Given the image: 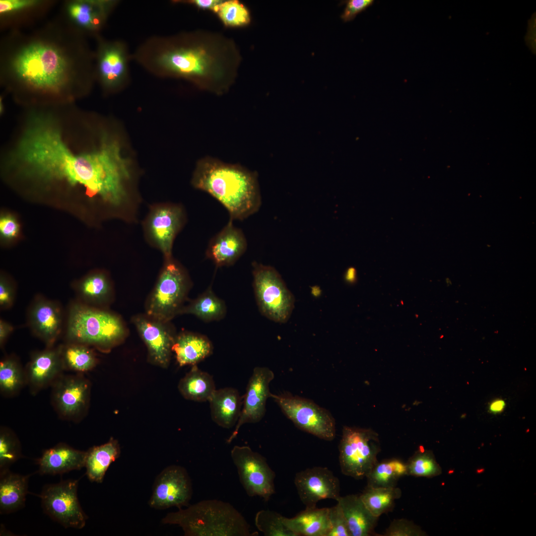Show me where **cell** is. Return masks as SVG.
I'll list each match as a JSON object with an SVG mask.
<instances>
[{
  "instance_id": "6da1fadb",
  "label": "cell",
  "mask_w": 536,
  "mask_h": 536,
  "mask_svg": "<svg viewBox=\"0 0 536 536\" xmlns=\"http://www.w3.org/2000/svg\"><path fill=\"white\" fill-rule=\"evenodd\" d=\"M85 118L74 104L26 108L2 165L21 177L64 183L114 202L124 188L126 159L119 141L106 129L90 138Z\"/></svg>"
},
{
  "instance_id": "7a4b0ae2",
  "label": "cell",
  "mask_w": 536,
  "mask_h": 536,
  "mask_svg": "<svg viewBox=\"0 0 536 536\" xmlns=\"http://www.w3.org/2000/svg\"><path fill=\"white\" fill-rule=\"evenodd\" d=\"M84 34L62 16L0 42L1 85L25 108L73 104L93 75Z\"/></svg>"
},
{
  "instance_id": "3957f363",
  "label": "cell",
  "mask_w": 536,
  "mask_h": 536,
  "mask_svg": "<svg viewBox=\"0 0 536 536\" xmlns=\"http://www.w3.org/2000/svg\"><path fill=\"white\" fill-rule=\"evenodd\" d=\"M161 54L157 64L169 73L188 79L217 95L234 83L242 56L234 40L221 34L200 31Z\"/></svg>"
},
{
  "instance_id": "277c9868",
  "label": "cell",
  "mask_w": 536,
  "mask_h": 536,
  "mask_svg": "<svg viewBox=\"0 0 536 536\" xmlns=\"http://www.w3.org/2000/svg\"><path fill=\"white\" fill-rule=\"evenodd\" d=\"M192 184L221 203L233 220L247 218L261 205L257 174L239 164L202 158L197 164Z\"/></svg>"
},
{
  "instance_id": "5b68a950",
  "label": "cell",
  "mask_w": 536,
  "mask_h": 536,
  "mask_svg": "<svg viewBox=\"0 0 536 536\" xmlns=\"http://www.w3.org/2000/svg\"><path fill=\"white\" fill-rule=\"evenodd\" d=\"M165 524L182 528L187 536H251L252 532L243 515L231 504L217 499L204 500L168 513Z\"/></svg>"
},
{
  "instance_id": "8992f818",
  "label": "cell",
  "mask_w": 536,
  "mask_h": 536,
  "mask_svg": "<svg viewBox=\"0 0 536 536\" xmlns=\"http://www.w3.org/2000/svg\"><path fill=\"white\" fill-rule=\"evenodd\" d=\"M127 334L121 318L105 308L80 302L70 306L66 333L67 342L93 346L107 351L121 343Z\"/></svg>"
},
{
  "instance_id": "52a82bcc",
  "label": "cell",
  "mask_w": 536,
  "mask_h": 536,
  "mask_svg": "<svg viewBox=\"0 0 536 536\" xmlns=\"http://www.w3.org/2000/svg\"><path fill=\"white\" fill-rule=\"evenodd\" d=\"M341 471L355 479L366 477L378 462L379 435L370 428L344 426L339 445Z\"/></svg>"
},
{
  "instance_id": "ba28073f",
  "label": "cell",
  "mask_w": 536,
  "mask_h": 536,
  "mask_svg": "<svg viewBox=\"0 0 536 536\" xmlns=\"http://www.w3.org/2000/svg\"><path fill=\"white\" fill-rule=\"evenodd\" d=\"M253 285L258 307L268 319L286 323L294 307L295 298L280 275L271 266L253 264Z\"/></svg>"
},
{
  "instance_id": "9c48e42d",
  "label": "cell",
  "mask_w": 536,
  "mask_h": 536,
  "mask_svg": "<svg viewBox=\"0 0 536 536\" xmlns=\"http://www.w3.org/2000/svg\"><path fill=\"white\" fill-rule=\"evenodd\" d=\"M164 267L146 306V314L156 320L169 322L179 312L189 288L185 271L170 259Z\"/></svg>"
},
{
  "instance_id": "30bf717a",
  "label": "cell",
  "mask_w": 536,
  "mask_h": 536,
  "mask_svg": "<svg viewBox=\"0 0 536 536\" xmlns=\"http://www.w3.org/2000/svg\"><path fill=\"white\" fill-rule=\"evenodd\" d=\"M270 398L299 429L325 440L332 441L335 438V420L326 408L310 400L287 393H271Z\"/></svg>"
},
{
  "instance_id": "8fae6325",
  "label": "cell",
  "mask_w": 536,
  "mask_h": 536,
  "mask_svg": "<svg viewBox=\"0 0 536 536\" xmlns=\"http://www.w3.org/2000/svg\"><path fill=\"white\" fill-rule=\"evenodd\" d=\"M79 480L46 485L39 495L44 513L66 528L82 529L87 516L77 497Z\"/></svg>"
},
{
  "instance_id": "7c38bea8",
  "label": "cell",
  "mask_w": 536,
  "mask_h": 536,
  "mask_svg": "<svg viewBox=\"0 0 536 536\" xmlns=\"http://www.w3.org/2000/svg\"><path fill=\"white\" fill-rule=\"evenodd\" d=\"M231 457L247 495L259 496L268 501L275 493V475L266 459L247 446H234Z\"/></svg>"
},
{
  "instance_id": "4fadbf2b",
  "label": "cell",
  "mask_w": 536,
  "mask_h": 536,
  "mask_svg": "<svg viewBox=\"0 0 536 536\" xmlns=\"http://www.w3.org/2000/svg\"><path fill=\"white\" fill-rule=\"evenodd\" d=\"M52 400L60 417L78 422L87 410L90 386L81 374L62 375L53 384Z\"/></svg>"
},
{
  "instance_id": "5bb4252c",
  "label": "cell",
  "mask_w": 536,
  "mask_h": 536,
  "mask_svg": "<svg viewBox=\"0 0 536 536\" xmlns=\"http://www.w3.org/2000/svg\"><path fill=\"white\" fill-rule=\"evenodd\" d=\"M192 493V482L186 469L172 465L157 476L148 503L150 507L158 509L171 507L181 509L188 505Z\"/></svg>"
},
{
  "instance_id": "9a60e30c",
  "label": "cell",
  "mask_w": 536,
  "mask_h": 536,
  "mask_svg": "<svg viewBox=\"0 0 536 536\" xmlns=\"http://www.w3.org/2000/svg\"><path fill=\"white\" fill-rule=\"evenodd\" d=\"M273 372L268 367H256L251 376L245 395L240 417L232 434L227 440L230 443L237 436L240 427L245 423L259 422L266 411V402L270 397L269 385L274 379Z\"/></svg>"
},
{
  "instance_id": "2e32d148",
  "label": "cell",
  "mask_w": 536,
  "mask_h": 536,
  "mask_svg": "<svg viewBox=\"0 0 536 536\" xmlns=\"http://www.w3.org/2000/svg\"><path fill=\"white\" fill-rule=\"evenodd\" d=\"M133 319L146 346L149 362L162 368H167L176 337L168 322L156 320L146 314L136 315Z\"/></svg>"
},
{
  "instance_id": "e0dca14e",
  "label": "cell",
  "mask_w": 536,
  "mask_h": 536,
  "mask_svg": "<svg viewBox=\"0 0 536 536\" xmlns=\"http://www.w3.org/2000/svg\"><path fill=\"white\" fill-rule=\"evenodd\" d=\"M294 484L299 497L306 508L316 507L323 499L337 500L340 495L337 477L326 467H314L298 472Z\"/></svg>"
},
{
  "instance_id": "ac0fdd59",
  "label": "cell",
  "mask_w": 536,
  "mask_h": 536,
  "mask_svg": "<svg viewBox=\"0 0 536 536\" xmlns=\"http://www.w3.org/2000/svg\"><path fill=\"white\" fill-rule=\"evenodd\" d=\"M115 2L106 0H67L63 5L62 17L84 34L97 32L104 25Z\"/></svg>"
},
{
  "instance_id": "d6986e66",
  "label": "cell",
  "mask_w": 536,
  "mask_h": 536,
  "mask_svg": "<svg viewBox=\"0 0 536 536\" xmlns=\"http://www.w3.org/2000/svg\"><path fill=\"white\" fill-rule=\"evenodd\" d=\"M64 370L61 345L34 353L25 370L26 384L32 393L52 386Z\"/></svg>"
},
{
  "instance_id": "ffe728a7",
  "label": "cell",
  "mask_w": 536,
  "mask_h": 536,
  "mask_svg": "<svg viewBox=\"0 0 536 536\" xmlns=\"http://www.w3.org/2000/svg\"><path fill=\"white\" fill-rule=\"evenodd\" d=\"M62 310L56 302L37 297L28 312V323L33 333L47 347L53 346L62 331Z\"/></svg>"
},
{
  "instance_id": "44dd1931",
  "label": "cell",
  "mask_w": 536,
  "mask_h": 536,
  "mask_svg": "<svg viewBox=\"0 0 536 536\" xmlns=\"http://www.w3.org/2000/svg\"><path fill=\"white\" fill-rule=\"evenodd\" d=\"M183 222V211L178 205L159 206L150 213L148 221L149 234L166 260L171 259L173 243Z\"/></svg>"
},
{
  "instance_id": "7402d4cb",
  "label": "cell",
  "mask_w": 536,
  "mask_h": 536,
  "mask_svg": "<svg viewBox=\"0 0 536 536\" xmlns=\"http://www.w3.org/2000/svg\"><path fill=\"white\" fill-rule=\"evenodd\" d=\"M55 2L45 0H0L1 29L19 30L28 27L45 16Z\"/></svg>"
},
{
  "instance_id": "603a6c76",
  "label": "cell",
  "mask_w": 536,
  "mask_h": 536,
  "mask_svg": "<svg viewBox=\"0 0 536 536\" xmlns=\"http://www.w3.org/2000/svg\"><path fill=\"white\" fill-rule=\"evenodd\" d=\"M96 74L102 86L112 90L120 86L127 73L125 50L118 43L100 41L96 54Z\"/></svg>"
},
{
  "instance_id": "cb8c5ba5",
  "label": "cell",
  "mask_w": 536,
  "mask_h": 536,
  "mask_svg": "<svg viewBox=\"0 0 536 536\" xmlns=\"http://www.w3.org/2000/svg\"><path fill=\"white\" fill-rule=\"evenodd\" d=\"M246 238L242 231L230 219L223 228L211 238L206 251L207 258L219 267L230 266L245 253Z\"/></svg>"
},
{
  "instance_id": "d4e9b609",
  "label": "cell",
  "mask_w": 536,
  "mask_h": 536,
  "mask_svg": "<svg viewBox=\"0 0 536 536\" xmlns=\"http://www.w3.org/2000/svg\"><path fill=\"white\" fill-rule=\"evenodd\" d=\"M86 451L74 449L63 443L45 450L36 460L41 475H56L73 470H79L85 466Z\"/></svg>"
},
{
  "instance_id": "484cf974",
  "label": "cell",
  "mask_w": 536,
  "mask_h": 536,
  "mask_svg": "<svg viewBox=\"0 0 536 536\" xmlns=\"http://www.w3.org/2000/svg\"><path fill=\"white\" fill-rule=\"evenodd\" d=\"M208 402L211 418L216 424L227 429L236 425L243 405V396L237 389L232 387L216 389Z\"/></svg>"
},
{
  "instance_id": "4316f807",
  "label": "cell",
  "mask_w": 536,
  "mask_h": 536,
  "mask_svg": "<svg viewBox=\"0 0 536 536\" xmlns=\"http://www.w3.org/2000/svg\"><path fill=\"white\" fill-rule=\"evenodd\" d=\"M336 501L342 509L351 536L374 535L379 518L368 510L359 495L340 496Z\"/></svg>"
},
{
  "instance_id": "83f0119b",
  "label": "cell",
  "mask_w": 536,
  "mask_h": 536,
  "mask_svg": "<svg viewBox=\"0 0 536 536\" xmlns=\"http://www.w3.org/2000/svg\"><path fill=\"white\" fill-rule=\"evenodd\" d=\"M330 508H307L283 522L296 536H328L331 529Z\"/></svg>"
},
{
  "instance_id": "f1b7e54d",
  "label": "cell",
  "mask_w": 536,
  "mask_h": 536,
  "mask_svg": "<svg viewBox=\"0 0 536 536\" xmlns=\"http://www.w3.org/2000/svg\"><path fill=\"white\" fill-rule=\"evenodd\" d=\"M30 474L11 472L9 469L0 472V512L9 514L25 506Z\"/></svg>"
},
{
  "instance_id": "f546056e",
  "label": "cell",
  "mask_w": 536,
  "mask_h": 536,
  "mask_svg": "<svg viewBox=\"0 0 536 536\" xmlns=\"http://www.w3.org/2000/svg\"><path fill=\"white\" fill-rule=\"evenodd\" d=\"M212 350V343L206 337L189 332L176 336L172 347L180 366L197 365L209 356Z\"/></svg>"
},
{
  "instance_id": "4dcf8cb0",
  "label": "cell",
  "mask_w": 536,
  "mask_h": 536,
  "mask_svg": "<svg viewBox=\"0 0 536 536\" xmlns=\"http://www.w3.org/2000/svg\"><path fill=\"white\" fill-rule=\"evenodd\" d=\"M120 453L119 444L113 438L87 450L84 467L89 480L102 483L109 466L119 457Z\"/></svg>"
},
{
  "instance_id": "1f68e13d",
  "label": "cell",
  "mask_w": 536,
  "mask_h": 536,
  "mask_svg": "<svg viewBox=\"0 0 536 536\" xmlns=\"http://www.w3.org/2000/svg\"><path fill=\"white\" fill-rule=\"evenodd\" d=\"M178 388L186 399L195 402L209 401L216 390L213 379L209 373L193 365L179 382Z\"/></svg>"
},
{
  "instance_id": "d6a6232c",
  "label": "cell",
  "mask_w": 536,
  "mask_h": 536,
  "mask_svg": "<svg viewBox=\"0 0 536 536\" xmlns=\"http://www.w3.org/2000/svg\"><path fill=\"white\" fill-rule=\"evenodd\" d=\"M81 303L104 308L112 298L111 283L105 274L92 273L81 280L75 289Z\"/></svg>"
},
{
  "instance_id": "836d02e7",
  "label": "cell",
  "mask_w": 536,
  "mask_h": 536,
  "mask_svg": "<svg viewBox=\"0 0 536 536\" xmlns=\"http://www.w3.org/2000/svg\"><path fill=\"white\" fill-rule=\"evenodd\" d=\"M407 475L406 463L393 458L377 462L366 476L367 486L387 487L396 486L398 480Z\"/></svg>"
},
{
  "instance_id": "e575fe53",
  "label": "cell",
  "mask_w": 536,
  "mask_h": 536,
  "mask_svg": "<svg viewBox=\"0 0 536 536\" xmlns=\"http://www.w3.org/2000/svg\"><path fill=\"white\" fill-rule=\"evenodd\" d=\"M402 494L401 489L396 486L372 487L367 486L359 496L371 514L379 518L393 510L395 501L399 499Z\"/></svg>"
},
{
  "instance_id": "d590c367",
  "label": "cell",
  "mask_w": 536,
  "mask_h": 536,
  "mask_svg": "<svg viewBox=\"0 0 536 536\" xmlns=\"http://www.w3.org/2000/svg\"><path fill=\"white\" fill-rule=\"evenodd\" d=\"M226 313L224 303L209 287L202 294L183 307L179 314H192L205 322L219 320Z\"/></svg>"
},
{
  "instance_id": "8d00e7d4",
  "label": "cell",
  "mask_w": 536,
  "mask_h": 536,
  "mask_svg": "<svg viewBox=\"0 0 536 536\" xmlns=\"http://www.w3.org/2000/svg\"><path fill=\"white\" fill-rule=\"evenodd\" d=\"M61 354L64 370L83 373L92 369L97 363V358L87 345L67 342L61 345Z\"/></svg>"
},
{
  "instance_id": "74e56055",
  "label": "cell",
  "mask_w": 536,
  "mask_h": 536,
  "mask_svg": "<svg viewBox=\"0 0 536 536\" xmlns=\"http://www.w3.org/2000/svg\"><path fill=\"white\" fill-rule=\"evenodd\" d=\"M26 384L25 370L17 359L7 356L0 362V390L5 396L18 393Z\"/></svg>"
},
{
  "instance_id": "f35d334b",
  "label": "cell",
  "mask_w": 536,
  "mask_h": 536,
  "mask_svg": "<svg viewBox=\"0 0 536 536\" xmlns=\"http://www.w3.org/2000/svg\"><path fill=\"white\" fill-rule=\"evenodd\" d=\"M213 12L226 27L245 26L251 22L249 9L238 0H222Z\"/></svg>"
},
{
  "instance_id": "ab89813d",
  "label": "cell",
  "mask_w": 536,
  "mask_h": 536,
  "mask_svg": "<svg viewBox=\"0 0 536 536\" xmlns=\"http://www.w3.org/2000/svg\"><path fill=\"white\" fill-rule=\"evenodd\" d=\"M407 475L431 478L441 474L442 469L433 452L421 448L406 463Z\"/></svg>"
},
{
  "instance_id": "60d3db41",
  "label": "cell",
  "mask_w": 536,
  "mask_h": 536,
  "mask_svg": "<svg viewBox=\"0 0 536 536\" xmlns=\"http://www.w3.org/2000/svg\"><path fill=\"white\" fill-rule=\"evenodd\" d=\"M22 457L20 442L10 429L1 427L0 431V472Z\"/></svg>"
},
{
  "instance_id": "b9f144b4",
  "label": "cell",
  "mask_w": 536,
  "mask_h": 536,
  "mask_svg": "<svg viewBox=\"0 0 536 536\" xmlns=\"http://www.w3.org/2000/svg\"><path fill=\"white\" fill-rule=\"evenodd\" d=\"M283 518L274 511L262 510L256 514L255 523L257 529L266 536H296L285 525Z\"/></svg>"
},
{
  "instance_id": "7bdbcfd3",
  "label": "cell",
  "mask_w": 536,
  "mask_h": 536,
  "mask_svg": "<svg viewBox=\"0 0 536 536\" xmlns=\"http://www.w3.org/2000/svg\"><path fill=\"white\" fill-rule=\"evenodd\" d=\"M426 533L413 522L405 519H394L386 530L385 536H424Z\"/></svg>"
},
{
  "instance_id": "ee69618b",
  "label": "cell",
  "mask_w": 536,
  "mask_h": 536,
  "mask_svg": "<svg viewBox=\"0 0 536 536\" xmlns=\"http://www.w3.org/2000/svg\"><path fill=\"white\" fill-rule=\"evenodd\" d=\"M331 529L328 536H351L348 525L339 504L330 508Z\"/></svg>"
},
{
  "instance_id": "f6af8a7d",
  "label": "cell",
  "mask_w": 536,
  "mask_h": 536,
  "mask_svg": "<svg viewBox=\"0 0 536 536\" xmlns=\"http://www.w3.org/2000/svg\"><path fill=\"white\" fill-rule=\"evenodd\" d=\"M373 0H348L343 1L345 6L340 15L343 22L353 20L356 15L373 4Z\"/></svg>"
},
{
  "instance_id": "bcb514c9",
  "label": "cell",
  "mask_w": 536,
  "mask_h": 536,
  "mask_svg": "<svg viewBox=\"0 0 536 536\" xmlns=\"http://www.w3.org/2000/svg\"><path fill=\"white\" fill-rule=\"evenodd\" d=\"M15 289L14 286L3 277L0 279V310L10 308L14 302Z\"/></svg>"
},
{
  "instance_id": "7dc6e473",
  "label": "cell",
  "mask_w": 536,
  "mask_h": 536,
  "mask_svg": "<svg viewBox=\"0 0 536 536\" xmlns=\"http://www.w3.org/2000/svg\"><path fill=\"white\" fill-rule=\"evenodd\" d=\"M19 226L15 219L10 215L1 217L0 220V232L2 236L10 239L18 234Z\"/></svg>"
},
{
  "instance_id": "c3c4849f",
  "label": "cell",
  "mask_w": 536,
  "mask_h": 536,
  "mask_svg": "<svg viewBox=\"0 0 536 536\" xmlns=\"http://www.w3.org/2000/svg\"><path fill=\"white\" fill-rule=\"evenodd\" d=\"M222 0H190L185 2L191 4L199 9L208 10L213 12L214 8Z\"/></svg>"
},
{
  "instance_id": "681fc988",
  "label": "cell",
  "mask_w": 536,
  "mask_h": 536,
  "mask_svg": "<svg viewBox=\"0 0 536 536\" xmlns=\"http://www.w3.org/2000/svg\"><path fill=\"white\" fill-rule=\"evenodd\" d=\"M13 330L9 323L2 319L0 320V345L3 346L8 336Z\"/></svg>"
},
{
  "instance_id": "f907efd6",
  "label": "cell",
  "mask_w": 536,
  "mask_h": 536,
  "mask_svg": "<svg viewBox=\"0 0 536 536\" xmlns=\"http://www.w3.org/2000/svg\"><path fill=\"white\" fill-rule=\"evenodd\" d=\"M506 406V403L504 400L496 399L489 403L488 406V411L491 414H500L504 411Z\"/></svg>"
},
{
  "instance_id": "816d5d0a",
  "label": "cell",
  "mask_w": 536,
  "mask_h": 536,
  "mask_svg": "<svg viewBox=\"0 0 536 536\" xmlns=\"http://www.w3.org/2000/svg\"><path fill=\"white\" fill-rule=\"evenodd\" d=\"M4 110V105H3V98H2V97H0V114H2L3 113Z\"/></svg>"
}]
</instances>
